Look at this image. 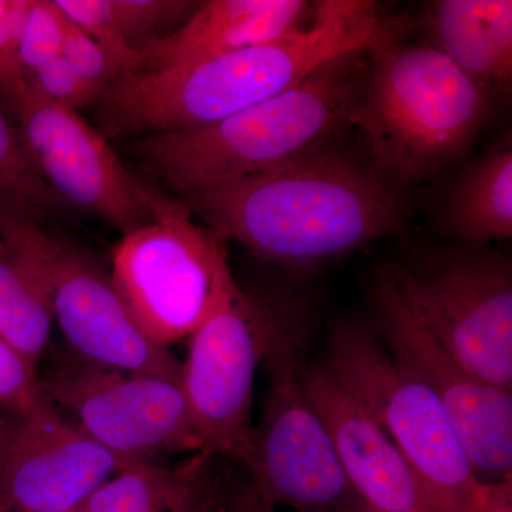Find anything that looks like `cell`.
Wrapping results in <instances>:
<instances>
[{
	"label": "cell",
	"mask_w": 512,
	"mask_h": 512,
	"mask_svg": "<svg viewBox=\"0 0 512 512\" xmlns=\"http://www.w3.org/2000/svg\"><path fill=\"white\" fill-rule=\"evenodd\" d=\"M181 202L221 242L289 266L352 254L393 232L403 214L399 187L325 143Z\"/></svg>",
	"instance_id": "1"
},
{
	"label": "cell",
	"mask_w": 512,
	"mask_h": 512,
	"mask_svg": "<svg viewBox=\"0 0 512 512\" xmlns=\"http://www.w3.org/2000/svg\"><path fill=\"white\" fill-rule=\"evenodd\" d=\"M417 319L477 380L512 393V268L481 247L384 266Z\"/></svg>",
	"instance_id": "9"
},
{
	"label": "cell",
	"mask_w": 512,
	"mask_h": 512,
	"mask_svg": "<svg viewBox=\"0 0 512 512\" xmlns=\"http://www.w3.org/2000/svg\"><path fill=\"white\" fill-rule=\"evenodd\" d=\"M367 55L338 57L291 89L211 126L137 138L131 151L150 177L181 198L244 180L350 124Z\"/></svg>",
	"instance_id": "3"
},
{
	"label": "cell",
	"mask_w": 512,
	"mask_h": 512,
	"mask_svg": "<svg viewBox=\"0 0 512 512\" xmlns=\"http://www.w3.org/2000/svg\"><path fill=\"white\" fill-rule=\"evenodd\" d=\"M308 338V315L301 303L279 299L262 359L268 394L241 463L249 483L275 507L349 512L360 498L306 390Z\"/></svg>",
	"instance_id": "5"
},
{
	"label": "cell",
	"mask_w": 512,
	"mask_h": 512,
	"mask_svg": "<svg viewBox=\"0 0 512 512\" xmlns=\"http://www.w3.org/2000/svg\"><path fill=\"white\" fill-rule=\"evenodd\" d=\"M431 45L493 99L512 79L511 0H439L424 16Z\"/></svg>",
	"instance_id": "17"
},
{
	"label": "cell",
	"mask_w": 512,
	"mask_h": 512,
	"mask_svg": "<svg viewBox=\"0 0 512 512\" xmlns=\"http://www.w3.org/2000/svg\"><path fill=\"white\" fill-rule=\"evenodd\" d=\"M13 123L33 170L60 200L123 237L150 224L168 198L131 173L107 138L77 111L57 106L29 84Z\"/></svg>",
	"instance_id": "11"
},
{
	"label": "cell",
	"mask_w": 512,
	"mask_h": 512,
	"mask_svg": "<svg viewBox=\"0 0 512 512\" xmlns=\"http://www.w3.org/2000/svg\"><path fill=\"white\" fill-rule=\"evenodd\" d=\"M30 0H0V106L13 121L20 97L28 89L20 46Z\"/></svg>",
	"instance_id": "24"
},
{
	"label": "cell",
	"mask_w": 512,
	"mask_h": 512,
	"mask_svg": "<svg viewBox=\"0 0 512 512\" xmlns=\"http://www.w3.org/2000/svg\"><path fill=\"white\" fill-rule=\"evenodd\" d=\"M3 426H5V419H3L2 414H0V444H2Z\"/></svg>",
	"instance_id": "31"
},
{
	"label": "cell",
	"mask_w": 512,
	"mask_h": 512,
	"mask_svg": "<svg viewBox=\"0 0 512 512\" xmlns=\"http://www.w3.org/2000/svg\"><path fill=\"white\" fill-rule=\"evenodd\" d=\"M279 298L245 292L237 284L192 333L183 387L202 451L239 463L247 453L256 369Z\"/></svg>",
	"instance_id": "12"
},
{
	"label": "cell",
	"mask_w": 512,
	"mask_h": 512,
	"mask_svg": "<svg viewBox=\"0 0 512 512\" xmlns=\"http://www.w3.org/2000/svg\"><path fill=\"white\" fill-rule=\"evenodd\" d=\"M43 396L36 363L0 338V409L25 412Z\"/></svg>",
	"instance_id": "25"
},
{
	"label": "cell",
	"mask_w": 512,
	"mask_h": 512,
	"mask_svg": "<svg viewBox=\"0 0 512 512\" xmlns=\"http://www.w3.org/2000/svg\"><path fill=\"white\" fill-rule=\"evenodd\" d=\"M0 205L39 224L66 208L52 188L33 170L18 128L0 106Z\"/></svg>",
	"instance_id": "22"
},
{
	"label": "cell",
	"mask_w": 512,
	"mask_h": 512,
	"mask_svg": "<svg viewBox=\"0 0 512 512\" xmlns=\"http://www.w3.org/2000/svg\"><path fill=\"white\" fill-rule=\"evenodd\" d=\"M43 394L126 466L198 453L202 443L183 380L128 375L63 356L40 380Z\"/></svg>",
	"instance_id": "10"
},
{
	"label": "cell",
	"mask_w": 512,
	"mask_h": 512,
	"mask_svg": "<svg viewBox=\"0 0 512 512\" xmlns=\"http://www.w3.org/2000/svg\"><path fill=\"white\" fill-rule=\"evenodd\" d=\"M62 55L74 72L100 94V99L113 84L123 79V73L106 50L74 23L64 40Z\"/></svg>",
	"instance_id": "27"
},
{
	"label": "cell",
	"mask_w": 512,
	"mask_h": 512,
	"mask_svg": "<svg viewBox=\"0 0 512 512\" xmlns=\"http://www.w3.org/2000/svg\"><path fill=\"white\" fill-rule=\"evenodd\" d=\"M168 197L150 224L124 235L111 279L138 329L157 345L190 339L237 285L217 235Z\"/></svg>",
	"instance_id": "8"
},
{
	"label": "cell",
	"mask_w": 512,
	"mask_h": 512,
	"mask_svg": "<svg viewBox=\"0 0 512 512\" xmlns=\"http://www.w3.org/2000/svg\"><path fill=\"white\" fill-rule=\"evenodd\" d=\"M349 512H382V511H377V510H375V508L369 507V505H366L365 503H362V501H359V503H357L355 505V507H353L352 510H350Z\"/></svg>",
	"instance_id": "30"
},
{
	"label": "cell",
	"mask_w": 512,
	"mask_h": 512,
	"mask_svg": "<svg viewBox=\"0 0 512 512\" xmlns=\"http://www.w3.org/2000/svg\"><path fill=\"white\" fill-rule=\"evenodd\" d=\"M443 224L471 247L512 237L511 137L494 144L451 185Z\"/></svg>",
	"instance_id": "20"
},
{
	"label": "cell",
	"mask_w": 512,
	"mask_h": 512,
	"mask_svg": "<svg viewBox=\"0 0 512 512\" xmlns=\"http://www.w3.org/2000/svg\"><path fill=\"white\" fill-rule=\"evenodd\" d=\"M387 22L373 2H316L305 28L266 45L133 74L92 107L106 138H143L211 126L271 99L338 57L369 50Z\"/></svg>",
	"instance_id": "2"
},
{
	"label": "cell",
	"mask_w": 512,
	"mask_h": 512,
	"mask_svg": "<svg viewBox=\"0 0 512 512\" xmlns=\"http://www.w3.org/2000/svg\"><path fill=\"white\" fill-rule=\"evenodd\" d=\"M26 82L47 100L77 113L92 109L100 99V94L74 72L63 55L30 74Z\"/></svg>",
	"instance_id": "26"
},
{
	"label": "cell",
	"mask_w": 512,
	"mask_h": 512,
	"mask_svg": "<svg viewBox=\"0 0 512 512\" xmlns=\"http://www.w3.org/2000/svg\"><path fill=\"white\" fill-rule=\"evenodd\" d=\"M220 460L198 451L177 466L131 464L74 512H218L232 484Z\"/></svg>",
	"instance_id": "18"
},
{
	"label": "cell",
	"mask_w": 512,
	"mask_h": 512,
	"mask_svg": "<svg viewBox=\"0 0 512 512\" xmlns=\"http://www.w3.org/2000/svg\"><path fill=\"white\" fill-rule=\"evenodd\" d=\"M70 26L72 22L57 6L56 0H30L20 46L26 79L46 63L62 56Z\"/></svg>",
	"instance_id": "23"
},
{
	"label": "cell",
	"mask_w": 512,
	"mask_h": 512,
	"mask_svg": "<svg viewBox=\"0 0 512 512\" xmlns=\"http://www.w3.org/2000/svg\"><path fill=\"white\" fill-rule=\"evenodd\" d=\"M77 28L93 37L124 77L136 72L137 52L171 35L201 2L191 0H56Z\"/></svg>",
	"instance_id": "19"
},
{
	"label": "cell",
	"mask_w": 512,
	"mask_h": 512,
	"mask_svg": "<svg viewBox=\"0 0 512 512\" xmlns=\"http://www.w3.org/2000/svg\"><path fill=\"white\" fill-rule=\"evenodd\" d=\"M480 512H512V478L485 483Z\"/></svg>",
	"instance_id": "29"
},
{
	"label": "cell",
	"mask_w": 512,
	"mask_h": 512,
	"mask_svg": "<svg viewBox=\"0 0 512 512\" xmlns=\"http://www.w3.org/2000/svg\"><path fill=\"white\" fill-rule=\"evenodd\" d=\"M276 508L248 480L231 484L218 512H278Z\"/></svg>",
	"instance_id": "28"
},
{
	"label": "cell",
	"mask_w": 512,
	"mask_h": 512,
	"mask_svg": "<svg viewBox=\"0 0 512 512\" xmlns=\"http://www.w3.org/2000/svg\"><path fill=\"white\" fill-rule=\"evenodd\" d=\"M0 242L36 282L74 356L128 375L183 380V362L138 329L113 279L90 256L2 205Z\"/></svg>",
	"instance_id": "7"
},
{
	"label": "cell",
	"mask_w": 512,
	"mask_h": 512,
	"mask_svg": "<svg viewBox=\"0 0 512 512\" xmlns=\"http://www.w3.org/2000/svg\"><path fill=\"white\" fill-rule=\"evenodd\" d=\"M3 419L0 512H74L127 467L64 419L45 394Z\"/></svg>",
	"instance_id": "14"
},
{
	"label": "cell",
	"mask_w": 512,
	"mask_h": 512,
	"mask_svg": "<svg viewBox=\"0 0 512 512\" xmlns=\"http://www.w3.org/2000/svg\"><path fill=\"white\" fill-rule=\"evenodd\" d=\"M53 320L32 276L0 242V338L37 363L49 345Z\"/></svg>",
	"instance_id": "21"
},
{
	"label": "cell",
	"mask_w": 512,
	"mask_h": 512,
	"mask_svg": "<svg viewBox=\"0 0 512 512\" xmlns=\"http://www.w3.org/2000/svg\"><path fill=\"white\" fill-rule=\"evenodd\" d=\"M402 451L436 512H480L485 481L474 473L443 403L365 326L343 322L325 365Z\"/></svg>",
	"instance_id": "6"
},
{
	"label": "cell",
	"mask_w": 512,
	"mask_h": 512,
	"mask_svg": "<svg viewBox=\"0 0 512 512\" xmlns=\"http://www.w3.org/2000/svg\"><path fill=\"white\" fill-rule=\"evenodd\" d=\"M305 383L362 503L382 512H436L402 451L328 367L308 365Z\"/></svg>",
	"instance_id": "15"
},
{
	"label": "cell",
	"mask_w": 512,
	"mask_h": 512,
	"mask_svg": "<svg viewBox=\"0 0 512 512\" xmlns=\"http://www.w3.org/2000/svg\"><path fill=\"white\" fill-rule=\"evenodd\" d=\"M315 3L305 0L201 2L175 32L138 50L134 74L158 72L275 42L305 28L313 18Z\"/></svg>",
	"instance_id": "16"
},
{
	"label": "cell",
	"mask_w": 512,
	"mask_h": 512,
	"mask_svg": "<svg viewBox=\"0 0 512 512\" xmlns=\"http://www.w3.org/2000/svg\"><path fill=\"white\" fill-rule=\"evenodd\" d=\"M350 124L366 138L372 170L390 184L439 173L476 140L491 97L430 45H404L390 28L370 47Z\"/></svg>",
	"instance_id": "4"
},
{
	"label": "cell",
	"mask_w": 512,
	"mask_h": 512,
	"mask_svg": "<svg viewBox=\"0 0 512 512\" xmlns=\"http://www.w3.org/2000/svg\"><path fill=\"white\" fill-rule=\"evenodd\" d=\"M377 333L390 355L439 397L471 467L485 483L512 478V394L466 372L417 319L380 269L370 291ZM483 481V480H481Z\"/></svg>",
	"instance_id": "13"
}]
</instances>
